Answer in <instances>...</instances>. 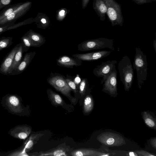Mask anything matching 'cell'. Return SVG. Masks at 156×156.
<instances>
[{"label": "cell", "instance_id": "obj_18", "mask_svg": "<svg viewBox=\"0 0 156 156\" xmlns=\"http://www.w3.org/2000/svg\"><path fill=\"white\" fill-rule=\"evenodd\" d=\"M93 7L100 20H105L107 8L104 0H93Z\"/></svg>", "mask_w": 156, "mask_h": 156}, {"label": "cell", "instance_id": "obj_13", "mask_svg": "<svg viewBox=\"0 0 156 156\" xmlns=\"http://www.w3.org/2000/svg\"><path fill=\"white\" fill-rule=\"evenodd\" d=\"M21 44V43H20L14 47L4 59L0 66V73L4 75H8L15 54Z\"/></svg>", "mask_w": 156, "mask_h": 156}, {"label": "cell", "instance_id": "obj_24", "mask_svg": "<svg viewBox=\"0 0 156 156\" xmlns=\"http://www.w3.org/2000/svg\"><path fill=\"white\" fill-rule=\"evenodd\" d=\"M22 3L10 4L3 8L2 10L0 12V21L6 17L20 5Z\"/></svg>", "mask_w": 156, "mask_h": 156}, {"label": "cell", "instance_id": "obj_4", "mask_svg": "<svg viewBox=\"0 0 156 156\" xmlns=\"http://www.w3.org/2000/svg\"><path fill=\"white\" fill-rule=\"evenodd\" d=\"M106 5V15L112 25L122 26L124 19L121 5L115 0H104Z\"/></svg>", "mask_w": 156, "mask_h": 156}, {"label": "cell", "instance_id": "obj_22", "mask_svg": "<svg viewBox=\"0 0 156 156\" xmlns=\"http://www.w3.org/2000/svg\"><path fill=\"white\" fill-rule=\"evenodd\" d=\"M34 20L37 27L44 29L48 27L50 23L49 18L42 13H38Z\"/></svg>", "mask_w": 156, "mask_h": 156}, {"label": "cell", "instance_id": "obj_29", "mask_svg": "<svg viewBox=\"0 0 156 156\" xmlns=\"http://www.w3.org/2000/svg\"><path fill=\"white\" fill-rule=\"evenodd\" d=\"M69 11L66 8H62L59 9L56 13L57 20L59 21H62L67 14L69 12Z\"/></svg>", "mask_w": 156, "mask_h": 156}, {"label": "cell", "instance_id": "obj_40", "mask_svg": "<svg viewBox=\"0 0 156 156\" xmlns=\"http://www.w3.org/2000/svg\"><path fill=\"white\" fill-rule=\"evenodd\" d=\"M156 40H154L153 42V46L154 48L155 51H156Z\"/></svg>", "mask_w": 156, "mask_h": 156}, {"label": "cell", "instance_id": "obj_3", "mask_svg": "<svg viewBox=\"0 0 156 156\" xmlns=\"http://www.w3.org/2000/svg\"><path fill=\"white\" fill-rule=\"evenodd\" d=\"M118 67L120 80L124 85L125 90L128 91L134 79L133 68L129 57L126 55L122 57L119 61Z\"/></svg>", "mask_w": 156, "mask_h": 156}, {"label": "cell", "instance_id": "obj_2", "mask_svg": "<svg viewBox=\"0 0 156 156\" xmlns=\"http://www.w3.org/2000/svg\"><path fill=\"white\" fill-rule=\"evenodd\" d=\"M135 51L133 68L136 71L138 85L140 89L146 80L147 76V55L139 48H136Z\"/></svg>", "mask_w": 156, "mask_h": 156}, {"label": "cell", "instance_id": "obj_15", "mask_svg": "<svg viewBox=\"0 0 156 156\" xmlns=\"http://www.w3.org/2000/svg\"><path fill=\"white\" fill-rule=\"evenodd\" d=\"M35 54V51L26 53L16 69L13 71L9 75H18L23 73L30 63Z\"/></svg>", "mask_w": 156, "mask_h": 156}, {"label": "cell", "instance_id": "obj_35", "mask_svg": "<svg viewBox=\"0 0 156 156\" xmlns=\"http://www.w3.org/2000/svg\"><path fill=\"white\" fill-rule=\"evenodd\" d=\"M10 25L12 24L0 27V35L4 32L7 31V28Z\"/></svg>", "mask_w": 156, "mask_h": 156}, {"label": "cell", "instance_id": "obj_30", "mask_svg": "<svg viewBox=\"0 0 156 156\" xmlns=\"http://www.w3.org/2000/svg\"><path fill=\"white\" fill-rule=\"evenodd\" d=\"M88 84L87 79H83L81 81L79 87V92L82 96L85 94Z\"/></svg>", "mask_w": 156, "mask_h": 156}, {"label": "cell", "instance_id": "obj_8", "mask_svg": "<svg viewBox=\"0 0 156 156\" xmlns=\"http://www.w3.org/2000/svg\"><path fill=\"white\" fill-rule=\"evenodd\" d=\"M97 139L101 144L108 147L120 146L126 144L122 136L113 132L102 133L97 136Z\"/></svg>", "mask_w": 156, "mask_h": 156}, {"label": "cell", "instance_id": "obj_16", "mask_svg": "<svg viewBox=\"0 0 156 156\" xmlns=\"http://www.w3.org/2000/svg\"><path fill=\"white\" fill-rule=\"evenodd\" d=\"M110 154L91 149L82 148L74 150L70 154L73 156H108L110 155Z\"/></svg>", "mask_w": 156, "mask_h": 156}, {"label": "cell", "instance_id": "obj_36", "mask_svg": "<svg viewBox=\"0 0 156 156\" xmlns=\"http://www.w3.org/2000/svg\"><path fill=\"white\" fill-rule=\"evenodd\" d=\"M90 0H82V5L83 9H85L87 6Z\"/></svg>", "mask_w": 156, "mask_h": 156}, {"label": "cell", "instance_id": "obj_11", "mask_svg": "<svg viewBox=\"0 0 156 156\" xmlns=\"http://www.w3.org/2000/svg\"><path fill=\"white\" fill-rule=\"evenodd\" d=\"M32 130L31 127L27 125H20L10 129L8 133L14 138L25 140L30 134Z\"/></svg>", "mask_w": 156, "mask_h": 156}, {"label": "cell", "instance_id": "obj_7", "mask_svg": "<svg viewBox=\"0 0 156 156\" xmlns=\"http://www.w3.org/2000/svg\"><path fill=\"white\" fill-rule=\"evenodd\" d=\"M47 80L48 83L57 91L60 92L69 99H71L72 101L74 100L75 98L71 96L70 94L72 90L62 76L56 75L49 77Z\"/></svg>", "mask_w": 156, "mask_h": 156}, {"label": "cell", "instance_id": "obj_19", "mask_svg": "<svg viewBox=\"0 0 156 156\" xmlns=\"http://www.w3.org/2000/svg\"><path fill=\"white\" fill-rule=\"evenodd\" d=\"M67 151V149L62 147H58L49 150L47 151L34 152L33 153V154H34L33 155L67 156L68 155L66 153Z\"/></svg>", "mask_w": 156, "mask_h": 156}, {"label": "cell", "instance_id": "obj_21", "mask_svg": "<svg viewBox=\"0 0 156 156\" xmlns=\"http://www.w3.org/2000/svg\"><path fill=\"white\" fill-rule=\"evenodd\" d=\"M23 49L21 44L19 47L14 57L12 64L10 68L8 75L15 70L23 59Z\"/></svg>", "mask_w": 156, "mask_h": 156}, {"label": "cell", "instance_id": "obj_26", "mask_svg": "<svg viewBox=\"0 0 156 156\" xmlns=\"http://www.w3.org/2000/svg\"><path fill=\"white\" fill-rule=\"evenodd\" d=\"M94 106L93 98L90 95L87 96L83 102V109L84 112L86 113L90 112L93 110Z\"/></svg>", "mask_w": 156, "mask_h": 156}, {"label": "cell", "instance_id": "obj_32", "mask_svg": "<svg viewBox=\"0 0 156 156\" xmlns=\"http://www.w3.org/2000/svg\"><path fill=\"white\" fill-rule=\"evenodd\" d=\"M12 0H0V10L10 5Z\"/></svg>", "mask_w": 156, "mask_h": 156}, {"label": "cell", "instance_id": "obj_25", "mask_svg": "<svg viewBox=\"0 0 156 156\" xmlns=\"http://www.w3.org/2000/svg\"><path fill=\"white\" fill-rule=\"evenodd\" d=\"M48 95L51 101L55 105L60 106L63 104V101L61 96L51 89L48 90Z\"/></svg>", "mask_w": 156, "mask_h": 156}, {"label": "cell", "instance_id": "obj_27", "mask_svg": "<svg viewBox=\"0 0 156 156\" xmlns=\"http://www.w3.org/2000/svg\"><path fill=\"white\" fill-rule=\"evenodd\" d=\"M21 43L24 52H27L30 47H36V46L33 42L25 34L21 38Z\"/></svg>", "mask_w": 156, "mask_h": 156}, {"label": "cell", "instance_id": "obj_1", "mask_svg": "<svg viewBox=\"0 0 156 156\" xmlns=\"http://www.w3.org/2000/svg\"><path fill=\"white\" fill-rule=\"evenodd\" d=\"M2 106L9 113L19 116L27 115L28 110L23 103L21 97L16 94H8L1 101Z\"/></svg>", "mask_w": 156, "mask_h": 156}, {"label": "cell", "instance_id": "obj_38", "mask_svg": "<svg viewBox=\"0 0 156 156\" xmlns=\"http://www.w3.org/2000/svg\"><path fill=\"white\" fill-rule=\"evenodd\" d=\"M75 83L77 84L81 82V79L79 76L76 77L75 79Z\"/></svg>", "mask_w": 156, "mask_h": 156}, {"label": "cell", "instance_id": "obj_23", "mask_svg": "<svg viewBox=\"0 0 156 156\" xmlns=\"http://www.w3.org/2000/svg\"><path fill=\"white\" fill-rule=\"evenodd\" d=\"M142 115L144 121L146 125L151 129H155L156 119L147 112L144 111L143 112Z\"/></svg>", "mask_w": 156, "mask_h": 156}, {"label": "cell", "instance_id": "obj_34", "mask_svg": "<svg viewBox=\"0 0 156 156\" xmlns=\"http://www.w3.org/2000/svg\"><path fill=\"white\" fill-rule=\"evenodd\" d=\"M134 2L139 5L145 3H152L156 2V0H132Z\"/></svg>", "mask_w": 156, "mask_h": 156}, {"label": "cell", "instance_id": "obj_5", "mask_svg": "<svg viewBox=\"0 0 156 156\" xmlns=\"http://www.w3.org/2000/svg\"><path fill=\"white\" fill-rule=\"evenodd\" d=\"M113 43V39L99 38L87 40L81 43L78 46V50L82 51H85L107 48L115 50Z\"/></svg>", "mask_w": 156, "mask_h": 156}, {"label": "cell", "instance_id": "obj_28", "mask_svg": "<svg viewBox=\"0 0 156 156\" xmlns=\"http://www.w3.org/2000/svg\"><path fill=\"white\" fill-rule=\"evenodd\" d=\"M13 38L2 37L0 38V51L8 48L13 43Z\"/></svg>", "mask_w": 156, "mask_h": 156}, {"label": "cell", "instance_id": "obj_6", "mask_svg": "<svg viewBox=\"0 0 156 156\" xmlns=\"http://www.w3.org/2000/svg\"><path fill=\"white\" fill-rule=\"evenodd\" d=\"M32 4V2L30 1L22 2L6 17L0 21V27L14 24L18 19L25 15L29 10Z\"/></svg>", "mask_w": 156, "mask_h": 156}, {"label": "cell", "instance_id": "obj_31", "mask_svg": "<svg viewBox=\"0 0 156 156\" xmlns=\"http://www.w3.org/2000/svg\"><path fill=\"white\" fill-rule=\"evenodd\" d=\"M68 84L74 92L76 93L77 91L75 83L71 79L67 78L66 79Z\"/></svg>", "mask_w": 156, "mask_h": 156}, {"label": "cell", "instance_id": "obj_39", "mask_svg": "<svg viewBox=\"0 0 156 156\" xmlns=\"http://www.w3.org/2000/svg\"><path fill=\"white\" fill-rule=\"evenodd\" d=\"M128 155L130 156H137L138 155L135 152H130L128 153Z\"/></svg>", "mask_w": 156, "mask_h": 156}, {"label": "cell", "instance_id": "obj_9", "mask_svg": "<svg viewBox=\"0 0 156 156\" xmlns=\"http://www.w3.org/2000/svg\"><path fill=\"white\" fill-rule=\"evenodd\" d=\"M117 72L114 66L107 79L103 84L102 90L112 96H116L117 94Z\"/></svg>", "mask_w": 156, "mask_h": 156}, {"label": "cell", "instance_id": "obj_33", "mask_svg": "<svg viewBox=\"0 0 156 156\" xmlns=\"http://www.w3.org/2000/svg\"><path fill=\"white\" fill-rule=\"evenodd\" d=\"M137 154L140 156H155L152 153H150L147 151L144 150H136L135 151Z\"/></svg>", "mask_w": 156, "mask_h": 156}, {"label": "cell", "instance_id": "obj_10", "mask_svg": "<svg viewBox=\"0 0 156 156\" xmlns=\"http://www.w3.org/2000/svg\"><path fill=\"white\" fill-rule=\"evenodd\" d=\"M117 62L116 60H108L102 62L101 64L98 65L94 69L93 73L97 77L102 78L101 83L102 84L111 73L114 66Z\"/></svg>", "mask_w": 156, "mask_h": 156}, {"label": "cell", "instance_id": "obj_17", "mask_svg": "<svg viewBox=\"0 0 156 156\" xmlns=\"http://www.w3.org/2000/svg\"><path fill=\"white\" fill-rule=\"evenodd\" d=\"M81 60L66 55L62 56L57 60L58 65L68 68H72L74 66H78L81 65Z\"/></svg>", "mask_w": 156, "mask_h": 156}, {"label": "cell", "instance_id": "obj_37", "mask_svg": "<svg viewBox=\"0 0 156 156\" xmlns=\"http://www.w3.org/2000/svg\"><path fill=\"white\" fill-rule=\"evenodd\" d=\"M150 144L155 149L156 148V139L154 138L152 139L150 141Z\"/></svg>", "mask_w": 156, "mask_h": 156}, {"label": "cell", "instance_id": "obj_20", "mask_svg": "<svg viewBox=\"0 0 156 156\" xmlns=\"http://www.w3.org/2000/svg\"><path fill=\"white\" fill-rule=\"evenodd\" d=\"M25 34L30 39L35 45L36 47L41 46L45 42V39L44 37L32 30H30Z\"/></svg>", "mask_w": 156, "mask_h": 156}, {"label": "cell", "instance_id": "obj_12", "mask_svg": "<svg viewBox=\"0 0 156 156\" xmlns=\"http://www.w3.org/2000/svg\"><path fill=\"white\" fill-rule=\"evenodd\" d=\"M112 52L111 51L104 50L85 54H76L72 56L82 61H90L101 59L109 55Z\"/></svg>", "mask_w": 156, "mask_h": 156}, {"label": "cell", "instance_id": "obj_14", "mask_svg": "<svg viewBox=\"0 0 156 156\" xmlns=\"http://www.w3.org/2000/svg\"><path fill=\"white\" fill-rule=\"evenodd\" d=\"M44 135V134L40 133L31 134L27 138L22 147L17 150L19 154H23L31 150L39 139Z\"/></svg>", "mask_w": 156, "mask_h": 156}]
</instances>
